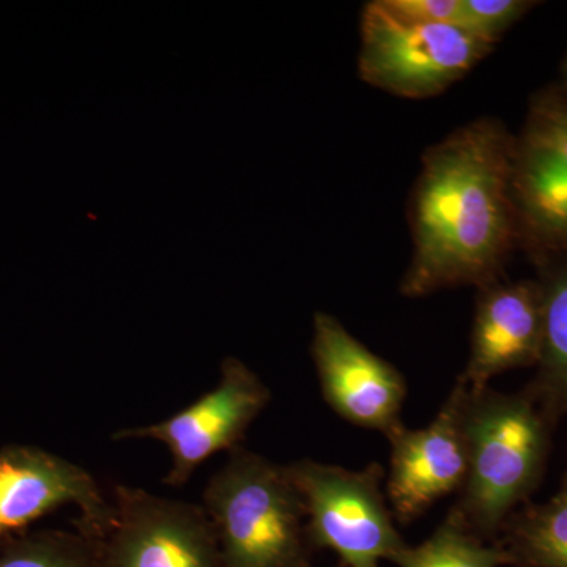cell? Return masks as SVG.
<instances>
[{
    "label": "cell",
    "instance_id": "4",
    "mask_svg": "<svg viewBox=\"0 0 567 567\" xmlns=\"http://www.w3.org/2000/svg\"><path fill=\"white\" fill-rule=\"evenodd\" d=\"M287 470L303 498L312 551L328 548L342 567H379L406 546L382 492V465L350 472L303 458Z\"/></svg>",
    "mask_w": 567,
    "mask_h": 567
},
{
    "label": "cell",
    "instance_id": "10",
    "mask_svg": "<svg viewBox=\"0 0 567 567\" xmlns=\"http://www.w3.org/2000/svg\"><path fill=\"white\" fill-rule=\"evenodd\" d=\"M311 353L324 402L339 416L382 432L386 439L404 425V377L353 338L336 317L316 312Z\"/></svg>",
    "mask_w": 567,
    "mask_h": 567
},
{
    "label": "cell",
    "instance_id": "14",
    "mask_svg": "<svg viewBox=\"0 0 567 567\" xmlns=\"http://www.w3.org/2000/svg\"><path fill=\"white\" fill-rule=\"evenodd\" d=\"M513 567H567V473L543 505L517 509L495 540Z\"/></svg>",
    "mask_w": 567,
    "mask_h": 567
},
{
    "label": "cell",
    "instance_id": "12",
    "mask_svg": "<svg viewBox=\"0 0 567 567\" xmlns=\"http://www.w3.org/2000/svg\"><path fill=\"white\" fill-rule=\"evenodd\" d=\"M473 320L472 350L458 379L486 390L503 372L536 368L543 347V297L536 279L481 287Z\"/></svg>",
    "mask_w": 567,
    "mask_h": 567
},
{
    "label": "cell",
    "instance_id": "3",
    "mask_svg": "<svg viewBox=\"0 0 567 567\" xmlns=\"http://www.w3.org/2000/svg\"><path fill=\"white\" fill-rule=\"evenodd\" d=\"M203 506L223 567H312L305 503L287 465L237 446L208 480Z\"/></svg>",
    "mask_w": 567,
    "mask_h": 567
},
{
    "label": "cell",
    "instance_id": "8",
    "mask_svg": "<svg viewBox=\"0 0 567 567\" xmlns=\"http://www.w3.org/2000/svg\"><path fill=\"white\" fill-rule=\"evenodd\" d=\"M271 393L238 358L221 363L218 385L159 423L122 429L112 440H155L171 454L163 483L182 487L215 454L240 446L249 425L264 412Z\"/></svg>",
    "mask_w": 567,
    "mask_h": 567
},
{
    "label": "cell",
    "instance_id": "2",
    "mask_svg": "<svg viewBox=\"0 0 567 567\" xmlns=\"http://www.w3.org/2000/svg\"><path fill=\"white\" fill-rule=\"evenodd\" d=\"M464 427L468 475L453 511L473 535L495 543L507 518L543 481L555 424L525 390L505 394L468 388Z\"/></svg>",
    "mask_w": 567,
    "mask_h": 567
},
{
    "label": "cell",
    "instance_id": "9",
    "mask_svg": "<svg viewBox=\"0 0 567 567\" xmlns=\"http://www.w3.org/2000/svg\"><path fill=\"white\" fill-rule=\"evenodd\" d=\"M63 506L76 507V528L95 540L114 517L112 499L82 466L32 447L0 451V543Z\"/></svg>",
    "mask_w": 567,
    "mask_h": 567
},
{
    "label": "cell",
    "instance_id": "18",
    "mask_svg": "<svg viewBox=\"0 0 567 567\" xmlns=\"http://www.w3.org/2000/svg\"><path fill=\"white\" fill-rule=\"evenodd\" d=\"M388 14L413 24H458L461 0H377Z\"/></svg>",
    "mask_w": 567,
    "mask_h": 567
},
{
    "label": "cell",
    "instance_id": "19",
    "mask_svg": "<svg viewBox=\"0 0 567 567\" xmlns=\"http://www.w3.org/2000/svg\"><path fill=\"white\" fill-rule=\"evenodd\" d=\"M558 84L561 85V87L567 92V52L565 62H563L561 66V82H558Z\"/></svg>",
    "mask_w": 567,
    "mask_h": 567
},
{
    "label": "cell",
    "instance_id": "15",
    "mask_svg": "<svg viewBox=\"0 0 567 567\" xmlns=\"http://www.w3.org/2000/svg\"><path fill=\"white\" fill-rule=\"evenodd\" d=\"M391 563L399 567H502L511 566V558L495 543L473 535L451 509L434 535L416 547L406 544Z\"/></svg>",
    "mask_w": 567,
    "mask_h": 567
},
{
    "label": "cell",
    "instance_id": "16",
    "mask_svg": "<svg viewBox=\"0 0 567 567\" xmlns=\"http://www.w3.org/2000/svg\"><path fill=\"white\" fill-rule=\"evenodd\" d=\"M0 567H100L95 539L74 528L0 543Z\"/></svg>",
    "mask_w": 567,
    "mask_h": 567
},
{
    "label": "cell",
    "instance_id": "7",
    "mask_svg": "<svg viewBox=\"0 0 567 567\" xmlns=\"http://www.w3.org/2000/svg\"><path fill=\"white\" fill-rule=\"evenodd\" d=\"M114 517L100 539V567H223L204 506L118 484Z\"/></svg>",
    "mask_w": 567,
    "mask_h": 567
},
{
    "label": "cell",
    "instance_id": "13",
    "mask_svg": "<svg viewBox=\"0 0 567 567\" xmlns=\"http://www.w3.org/2000/svg\"><path fill=\"white\" fill-rule=\"evenodd\" d=\"M543 297V347L527 393L555 425L567 415V254L535 260Z\"/></svg>",
    "mask_w": 567,
    "mask_h": 567
},
{
    "label": "cell",
    "instance_id": "17",
    "mask_svg": "<svg viewBox=\"0 0 567 567\" xmlns=\"http://www.w3.org/2000/svg\"><path fill=\"white\" fill-rule=\"evenodd\" d=\"M537 6L540 3L532 0H461L458 25L495 48L503 35Z\"/></svg>",
    "mask_w": 567,
    "mask_h": 567
},
{
    "label": "cell",
    "instance_id": "11",
    "mask_svg": "<svg viewBox=\"0 0 567 567\" xmlns=\"http://www.w3.org/2000/svg\"><path fill=\"white\" fill-rule=\"evenodd\" d=\"M468 386L457 379L439 415L427 427L402 425L390 436L386 496L399 524L423 516L443 496L461 492L468 475L464 409Z\"/></svg>",
    "mask_w": 567,
    "mask_h": 567
},
{
    "label": "cell",
    "instance_id": "6",
    "mask_svg": "<svg viewBox=\"0 0 567 567\" xmlns=\"http://www.w3.org/2000/svg\"><path fill=\"white\" fill-rule=\"evenodd\" d=\"M511 194L518 249L533 262L567 254V92L558 82L533 95L514 134Z\"/></svg>",
    "mask_w": 567,
    "mask_h": 567
},
{
    "label": "cell",
    "instance_id": "5",
    "mask_svg": "<svg viewBox=\"0 0 567 567\" xmlns=\"http://www.w3.org/2000/svg\"><path fill=\"white\" fill-rule=\"evenodd\" d=\"M360 35L361 80L409 100L440 95L494 51L458 24L395 20L377 0L364 6Z\"/></svg>",
    "mask_w": 567,
    "mask_h": 567
},
{
    "label": "cell",
    "instance_id": "1",
    "mask_svg": "<svg viewBox=\"0 0 567 567\" xmlns=\"http://www.w3.org/2000/svg\"><path fill=\"white\" fill-rule=\"evenodd\" d=\"M513 147L505 123L481 117L425 148L409 204L413 251L401 281L404 297L503 279L518 249Z\"/></svg>",
    "mask_w": 567,
    "mask_h": 567
}]
</instances>
